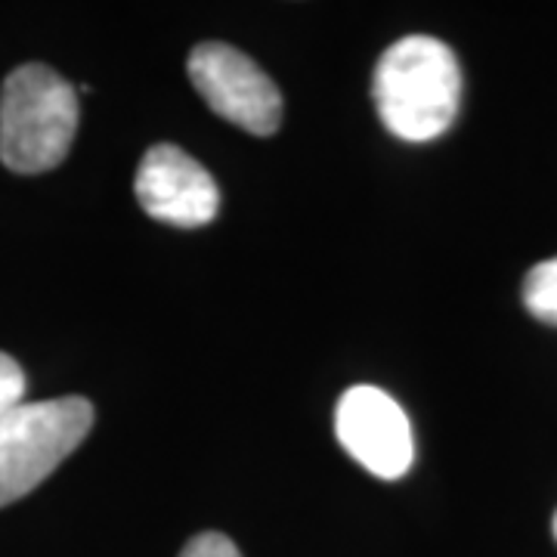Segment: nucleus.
<instances>
[{"label": "nucleus", "instance_id": "1a4fd4ad", "mask_svg": "<svg viewBox=\"0 0 557 557\" xmlns=\"http://www.w3.org/2000/svg\"><path fill=\"white\" fill-rule=\"evenodd\" d=\"M180 557H242L236 542L223 533H199L186 542V548L180 552Z\"/></svg>", "mask_w": 557, "mask_h": 557}, {"label": "nucleus", "instance_id": "f257e3e1", "mask_svg": "<svg viewBox=\"0 0 557 557\" xmlns=\"http://www.w3.org/2000/svg\"><path fill=\"white\" fill-rule=\"evenodd\" d=\"M381 124L406 143H428L449 131L461 102L456 53L431 35H409L381 53L372 75Z\"/></svg>", "mask_w": 557, "mask_h": 557}, {"label": "nucleus", "instance_id": "6e6552de", "mask_svg": "<svg viewBox=\"0 0 557 557\" xmlns=\"http://www.w3.org/2000/svg\"><path fill=\"white\" fill-rule=\"evenodd\" d=\"M25 397V372L20 362L7 354H0V416L13 406H20Z\"/></svg>", "mask_w": 557, "mask_h": 557}, {"label": "nucleus", "instance_id": "423d86ee", "mask_svg": "<svg viewBox=\"0 0 557 557\" xmlns=\"http://www.w3.org/2000/svg\"><path fill=\"white\" fill-rule=\"evenodd\" d=\"M137 201L149 218L180 230H196L218 218L220 189L214 177L180 146H152L137 168Z\"/></svg>", "mask_w": 557, "mask_h": 557}, {"label": "nucleus", "instance_id": "20e7f679", "mask_svg": "<svg viewBox=\"0 0 557 557\" xmlns=\"http://www.w3.org/2000/svg\"><path fill=\"white\" fill-rule=\"evenodd\" d=\"M189 81L220 119L255 137H273L282 124V94L273 78L242 50L208 40L189 53Z\"/></svg>", "mask_w": 557, "mask_h": 557}, {"label": "nucleus", "instance_id": "0eeeda50", "mask_svg": "<svg viewBox=\"0 0 557 557\" xmlns=\"http://www.w3.org/2000/svg\"><path fill=\"white\" fill-rule=\"evenodd\" d=\"M523 307L545 325H557V258L536 263L520 288Z\"/></svg>", "mask_w": 557, "mask_h": 557}, {"label": "nucleus", "instance_id": "f03ea898", "mask_svg": "<svg viewBox=\"0 0 557 557\" xmlns=\"http://www.w3.org/2000/svg\"><path fill=\"white\" fill-rule=\"evenodd\" d=\"M78 134V94L50 65L28 62L0 90V161L16 174H44L65 161Z\"/></svg>", "mask_w": 557, "mask_h": 557}, {"label": "nucleus", "instance_id": "39448f33", "mask_svg": "<svg viewBox=\"0 0 557 557\" xmlns=\"http://www.w3.org/2000/svg\"><path fill=\"white\" fill-rule=\"evenodd\" d=\"M338 443L381 480H399L416 461V437L394 397L372 384H357L335 409Z\"/></svg>", "mask_w": 557, "mask_h": 557}, {"label": "nucleus", "instance_id": "7ed1b4c3", "mask_svg": "<svg viewBox=\"0 0 557 557\" xmlns=\"http://www.w3.org/2000/svg\"><path fill=\"white\" fill-rule=\"evenodd\" d=\"M94 428L84 397L20 403L0 416V508L38 490Z\"/></svg>", "mask_w": 557, "mask_h": 557}, {"label": "nucleus", "instance_id": "9d476101", "mask_svg": "<svg viewBox=\"0 0 557 557\" xmlns=\"http://www.w3.org/2000/svg\"><path fill=\"white\" fill-rule=\"evenodd\" d=\"M555 536H557V515H555Z\"/></svg>", "mask_w": 557, "mask_h": 557}]
</instances>
